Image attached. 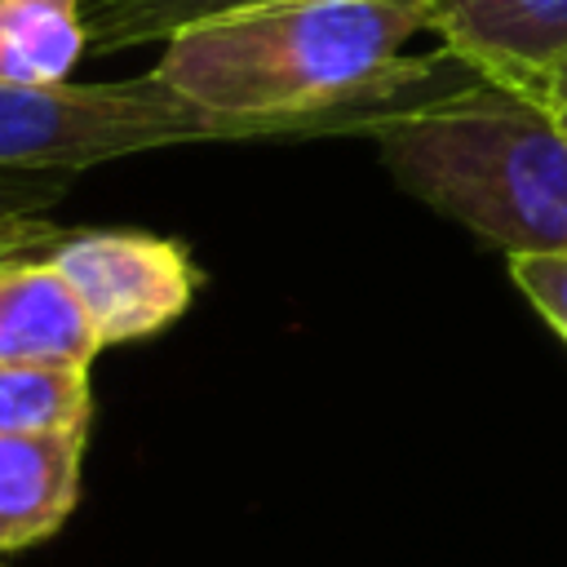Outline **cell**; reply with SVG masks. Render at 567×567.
<instances>
[{"mask_svg":"<svg viewBox=\"0 0 567 567\" xmlns=\"http://www.w3.org/2000/svg\"><path fill=\"white\" fill-rule=\"evenodd\" d=\"M430 31L461 66L540 93L567 66V0H430Z\"/></svg>","mask_w":567,"mask_h":567,"instance_id":"cell-6","label":"cell"},{"mask_svg":"<svg viewBox=\"0 0 567 567\" xmlns=\"http://www.w3.org/2000/svg\"><path fill=\"white\" fill-rule=\"evenodd\" d=\"M44 213L0 217V363H71L102 354L97 328L66 275L40 252Z\"/></svg>","mask_w":567,"mask_h":567,"instance_id":"cell-5","label":"cell"},{"mask_svg":"<svg viewBox=\"0 0 567 567\" xmlns=\"http://www.w3.org/2000/svg\"><path fill=\"white\" fill-rule=\"evenodd\" d=\"M89 430L0 434V554L49 540L80 505Z\"/></svg>","mask_w":567,"mask_h":567,"instance_id":"cell-7","label":"cell"},{"mask_svg":"<svg viewBox=\"0 0 567 567\" xmlns=\"http://www.w3.org/2000/svg\"><path fill=\"white\" fill-rule=\"evenodd\" d=\"M40 252L66 275L89 310L102 350L177 323L204 275L182 239L128 226H58L44 217Z\"/></svg>","mask_w":567,"mask_h":567,"instance_id":"cell-4","label":"cell"},{"mask_svg":"<svg viewBox=\"0 0 567 567\" xmlns=\"http://www.w3.org/2000/svg\"><path fill=\"white\" fill-rule=\"evenodd\" d=\"M89 368L71 363H0V434L89 430Z\"/></svg>","mask_w":567,"mask_h":567,"instance_id":"cell-9","label":"cell"},{"mask_svg":"<svg viewBox=\"0 0 567 567\" xmlns=\"http://www.w3.org/2000/svg\"><path fill=\"white\" fill-rule=\"evenodd\" d=\"M71 190L66 173H27V168H0V217L13 213H49Z\"/></svg>","mask_w":567,"mask_h":567,"instance_id":"cell-11","label":"cell"},{"mask_svg":"<svg viewBox=\"0 0 567 567\" xmlns=\"http://www.w3.org/2000/svg\"><path fill=\"white\" fill-rule=\"evenodd\" d=\"M545 97H549V102H567V66L545 84Z\"/></svg>","mask_w":567,"mask_h":567,"instance_id":"cell-12","label":"cell"},{"mask_svg":"<svg viewBox=\"0 0 567 567\" xmlns=\"http://www.w3.org/2000/svg\"><path fill=\"white\" fill-rule=\"evenodd\" d=\"M558 106V115H563V124H567V102H554Z\"/></svg>","mask_w":567,"mask_h":567,"instance_id":"cell-13","label":"cell"},{"mask_svg":"<svg viewBox=\"0 0 567 567\" xmlns=\"http://www.w3.org/2000/svg\"><path fill=\"white\" fill-rule=\"evenodd\" d=\"M89 0H0V84H62L89 49Z\"/></svg>","mask_w":567,"mask_h":567,"instance_id":"cell-8","label":"cell"},{"mask_svg":"<svg viewBox=\"0 0 567 567\" xmlns=\"http://www.w3.org/2000/svg\"><path fill=\"white\" fill-rule=\"evenodd\" d=\"M381 111L385 106L319 115H221L164 84L155 71L93 84H0V168L80 173L102 159L190 142H310L332 133L363 137Z\"/></svg>","mask_w":567,"mask_h":567,"instance_id":"cell-3","label":"cell"},{"mask_svg":"<svg viewBox=\"0 0 567 567\" xmlns=\"http://www.w3.org/2000/svg\"><path fill=\"white\" fill-rule=\"evenodd\" d=\"M430 0H270L190 22L151 66L221 115H319L390 106L447 58H403Z\"/></svg>","mask_w":567,"mask_h":567,"instance_id":"cell-1","label":"cell"},{"mask_svg":"<svg viewBox=\"0 0 567 567\" xmlns=\"http://www.w3.org/2000/svg\"><path fill=\"white\" fill-rule=\"evenodd\" d=\"M509 279L532 301V310L567 341V252H514Z\"/></svg>","mask_w":567,"mask_h":567,"instance_id":"cell-10","label":"cell"},{"mask_svg":"<svg viewBox=\"0 0 567 567\" xmlns=\"http://www.w3.org/2000/svg\"><path fill=\"white\" fill-rule=\"evenodd\" d=\"M399 190L514 252H567V124L527 84L470 75L385 106L363 133Z\"/></svg>","mask_w":567,"mask_h":567,"instance_id":"cell-2","label":"cell"}]
</instances>
